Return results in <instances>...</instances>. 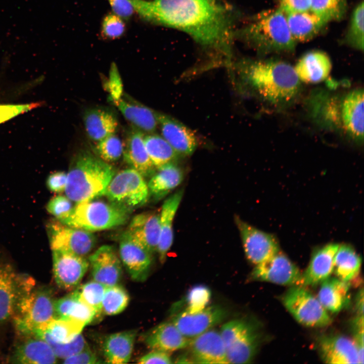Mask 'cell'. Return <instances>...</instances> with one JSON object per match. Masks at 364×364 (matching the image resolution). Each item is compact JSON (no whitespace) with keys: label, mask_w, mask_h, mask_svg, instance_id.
Here are the masks:
<instances>
[{"label":"cell","mask_w":364,"mask_h":364,"mask_svg":"<svg viewBox=\"0 0 364 364\" xmlns=\"http://www.w3.org/2000/svg\"><path fill=\"white\" fill-rule=\"evenodd\" d=\"M147 22L180 30L206 51L230 61L235 15L220 0H128Z\"/></svg>","instance_id":"1"},{"label":"cell","mask_w":364,"mask_h":364,"mask_svg":"<svg viewBox=\"0 0 364 364\" xmlns=\"http://www.w3.org/2000/svg\"><path fill=\"white\" fill-rule=\"evenodd\" d=\"M307 113L320 127L340 133L351 141L363 142V90L342 93L324 89L312 91L305 101Z\"/></svg>","instance_id":"2"},{"label":"cell","mask_w":364,"mask_h":364,"mask_svg":"<svg viewBox=\"0 0 364 364\" xmlns=\"http://www.w3.org/2000/svg\"><path fill=\"white\" fill-rule=\"evenodd\" d=\"M242 69L250 89L271 108H288L299 97L301 81L294 68L286 62L276 59L248 61Z\"/></svg>","instance_id":"3"},{"label":"cell","mask_w":364,"mask_h":364,"mask_svg":"<svg viewBox=\"0 0 364 364\" xmlns=\"http://www.w3.org/2000/svg\"><path fill=\"white\" fill-rule=\"evenodd\" d=\"M67 173L65 195L77 203L104 195L115 171L99 157L81 151L73 158Z\"/></svg>","instance_id":"4"},{"label":"cell","mask_w":364,"mask_h":364,"mask_svg":"<svg viewBox=\"0 0 364 364\" xmlns=\"http://www.w3.org/2000/svg\"><path fill=\"white\" fill-rule=\"evenodd\" d=\"M235 36L262 53L291 52L296 42L289 29L286 16L279 8L258 14L236 31Z\"/></svg>","instance_id":"5"},{"label":"cell","mask_w":364,"mask_h":364,"mask_svg":"<svg viewBox=\"0 0 364 364\" xmlns=\"http://www.w3.org/2000/svg\"><path fill=\"white\" fill-rule=\"evenodd\" d=\"M130 212L109 200L96 198L77 203L69 216L60 222L89 232L99 231L124 224Z\"/></svg>","instance_id":"6"},{"label":"cell","mask_w":364,"mask_h":364,"mask_svg":"<svg viewBox=\"0 0 364 364\" xmlns=\"http://www.w3.org/2000/svg\"><path fill=\"white\" fill-rule=\"evenodd\" d=\"M229 363H249L254 359L262 340V332L254 320L241 318L223 324L219 331Z\"/></svg>","instance_id":"7"},{"label":"cell","mask_w":364,"mask_h":364,"mask_svg":"<svg viewBox=\"0 0 364 364\" xmlns=\"http://www.w3.org/2000/svg\"><path fill=\"white\" fill-rule=\"evenodd\" d=\"M33 287L22 293L13 314L17 329L24 334H34L57 317L51 291L44 287Z\"/></svg>","instance_id":"8"},{"label":"cell","mask_w":364,"mask_h":364,"mask_svg":"<svg viewBox=\"0 0 364 364\" xmlns=\"http://www.w3.org/2000/svg\"><path fill=\"white\" fill-rule=\"evenodd\" d=\"M104 195L108 200L131 212L146 204L150 193L144 177L129 168L114 174Z\"/></svg>","instance_id":"9"},{"label":"cell","mask_w":364,"mask_h":364,"mask_svg":"<svg viewBox=\"0 0 364 364\" xmlns=\"http://www.w3.org/2000/svg\"><path fill=\"white\" fill-rule=\"evenodd\" d=\"M282 301L294 318L304 326L323 327L331 323L326 309L304 286H291L282 296Z\"/></svg>","instance_id":"10"},{"label":"cell","mask_w":364,"mask_h":364,"mask_svg":"<svg viewBox=\"0 0 364 364\" xmlns=\"http://www.w3.org/2000/svg\"><path fill=\"white\" fill-rule=\"evenodd\" d=\"M47 231L52 250L85 257L96 244V238L92 232L68 226L57 219L48 223Z\"/></svg>","instance_id":"11"},{"label":"cell","mask_w":364,"mask_h":364,"mask_svg":"<svg viewBox=\"0 0 364 364\" xmlns=\"http://www.w3.org/2000/svg\"><path fill=\"white\" fill-rule=\"evenodd\" d=\"M245 255L255 265L259 264L279 251L278 243L271 235L259 230L235 217Z\"/></svg>","instance_id":"12"},{"label":"cell","mask_w":364,"mask_h":364,"mask_svg":"<svg viewBox=\"0 0 364 364\" xmlns=\"http://www.w3.org/2000/svg\"><path fill=\"white\" fill-rule=\"evenodd\" d=\"M255 265L251 274L255 281L293 286L298 285L301 278L297 266L280 251Z\"/></svg>","instance_id":"13"},{"label":"cell","mask_w":364,"mask_h":364,"mask_svg":"<svg viewBox=\"0 0 364 364\" xmlns=\"http://www.w3.org/2000/svg\"><path fill=\"white\" fill-rule=\"evenodd\" d=\"M227 314L224 307L214 305L194 313L183 310L177 313L171 322L183 335L192 339L221 323Z\"/></svg>","instance_id":"14"},{"label":"cell","mask_w":364,"mask_h":364,"mask_svg":"<svg viewBox=\"0 0 364 364\" xmlns=\"http://www.w3.org/2000/svg\"><path fill=\"white\" fill-rule=\"evenodd\" d=\"M31 283L30 279L20 278L10 264L0 262V323L13 315L20 296Z\"/></svg>","instance_id":"15"},{"label":"cell","mask_w":364,"mask_h":364,"mask_svg":"<svg viewBox=\"0 0 364 364\" xmlns=\"http://www.w3.org/2000/svg\"><path fill=\"white\" fill-rule=\"evenodd\" d=\"M54 278L61 289L70 290L80 283L89 263L84 257L59 250H52Z\"/></svg>","instance_id":"16"},{"label":"cell","mask_w":364,"mask_h":364,"mask_svg":"<svg viewBox=\"0 0 364 364\" xmlns=\"http://www.w3.org/2000/svg\"><path fill=\"white\" fill-rule=\"evenodd\" d=\"M119 252L121 261L130 278L136 282L145 281L150 272L152 254L126 232L121 236Z\"/></svg>","instance_id":"17"},{"label":"cell","mask_w":364,"mask_h":364,"mask_svg":"<svg viewBox=\"0 0 364 364\" xmlns=\"http://www.w3.org/2000/svg\"><path fill=\"white\" fill-rule=\"evenodd\" d=\"M88 263L94 281L106 286L117 285L120 281L122 273L121 262L113 246H101L90 255Z\"/></svg>","instance_id":"18"},{"label":"cell","mask_w":364,"mask_h":364,"mask_svg":"<svg viewBox=\"0 0 364 364\" xmlns=\"http://www.w3.org/2000/svg\"><path fill=\"white\" fill-rule=\"evenodd\" d=\"M320 357L328 363H360L358 349L354 341L341 335L322 336L318 340Z\"/></svg>","instance_id":"19"},{"label":"cell","mask_w":364,"mask_h":364,"mask_svg":"<svg viewBox=\"0 0 364 364\" xmlns=\"http://www.w3.org/2000/svg\"><path fill=\"white\" fill-rule=\"evenodd\" d=\"M189 346L194 362L229 363L225 345L219 331L209 329L191 339Z\"/></svg>","instance_id":"20"},{"label":"cell","mask_w":364,"mask_h":364,"mask_svg":"<svg viewBox=\"0 0 364 364\" xmlns=\"http://www.w3.org/2000/svg\"><path fill=\"white\" fill-rule=\"evenodd\" d=\"M162 136L180 156L192 154L198 141L194 133L181 122L167 115L157 112Z\"/></svg>","instance_id":"21"},{"label":"cell","mask_w":364,"mask_h":364,"mask_svg":"<svg viewBox=\"0 0 364 364\" xmlns=\"http://www.w3.org/2000/svg\"><path fill=\"white\" fill-rule=\"evenodd\" d=\"M125 232L153 254L157 252L160 239V214L146 212L135 215Z\"/></svg>","instance_id":"22"},{"label":"cell","mask_w":364,"mask_h":364,"mask_svg":"<svg viewBox=\"0 0 364 364\" xmlns=\"http://www.w3.org/2000/svg\"><path fill=\"white\" fill-rule=\"evenodd\" d=\"M338 244L329 243L315 250L309 263L301 274L298 285L315 286L330 277Z\"/></svg>","instance_id":"23"},{"label":"cell","mask_w":364,"mask_h":364,"mask_svg":"<svg viewBox=\"0 0 364 364\" xmlns=\"http://www.w3.org/2000/svg\"><path fill=\"white\" fill-rule=\"evenodd\" d=\"M144 136L143 132L134 127L128 134L122 154L130 168L144 177L151 176L156 170L146 150Z\"/></svg>","instance_id":"24"},{"label":"cell","mask_w":364,"mask_h":364,"mask_svg":"<svg viewBox=\"0 0 364 364\" xmlns=\"http://www.w3.org/2000/svg\"><path fill=\"white\" fill-rule=\"evenodd\" d=\"M191 340L183 335L172 322L159 324L144 338L145 343L149 348L167 352L189 347Z\"/></svg>","instance_id":"25"},{"label":"cell","mask_w":364,"mask_h":364,"mask_svg":"<svg viewBox=\"0 0 364 364\" xmlns=\"http://www.w3.org/2000/svg\"><path fill=\"white\" fill-rule=\"evenodd\" d=\"M331 69L329 57L325 53L317 51L304 54L294 67L300 80L306 83L324 81L329 76Z\"/></svg>","instance_id":"26"},{"label":"cell","mask_w":364,"mask_h":364,"mask_svg":"<svg viewBox=\"0 0 364 364\" xmlns=\"http://www.w3.org/2000/svg\"><path fill=\"white\" fill-rule=\"evenodd\" d=\"M183 196V190L176 191L165 200L162 206L160 214V235L157 250L161 263L165 262L173 243V221Z\"/></svg>","instance_id":"27"},{"label":"cell","mask_w":364,"mask_h":364,"mask_svg":"<svg viewBox=\"0 0 364 364\" xmlns=\"http://www.w3.org/2000/svg\"><path fill=\"white\" fill-rule=\"evenodd\" d=\"M83 121L88 136L97 143L115 133L118 126L114 114L102 108H93L85 110Z\"/></svg>","instance_id":"28"},{"label":"cell","mask_w":364,"mask_h":364,"mask_svg":"<svg viewBox=\"0 0 364 364\" xmlns=\"http://www.w3.org/2000/svg\"><path fill=\"white\" fill-rule=\"evenodd\" d=\"M115 105L134 127L147 133H154L158 125L157 112L140 103L118 98Z\"/></svg>","instance_id":"29"},{"label":"cell","mask_w":364,"mask_h":364,"mask_svg":"<svg viewBox=\"0 0 364 364\" xmlns=\"http://www.w3.org/2000/svg\"><path fill=\"white\" fill-rule=\"evenodd\" d=\"M137 331L134 330L109 335L103 343V352L107 363H125L130 360Z\"/></svg>","instance_id":"30"},{"label":"cell","mask_w":364,"mask_h":364,"mask_svg":"<svg viewBox=\"0 0 364 364\" xmlns=\"http://www.w3.org/2000/svg\"><path fill=\"white\" fill-rule=\"evenodd\" d=\"M84 324L67 318L56 317L37 330L34 334L48 344L65 343L81 334Z\"/></svg>","instance_id":"31"},{"label":"cell","mask_w":364,"mask_h":364,"mask_svg":"<svg viewBox=\"0 0 364 364\" xmlns=\"http://www.w3.org/2000/svg\"><path fill=\"white\" fill-rule=\"evenodd\" d=\"M321 284L317 298L327 311L336 313L347 305L350 283L330 277Z\"/></svg>","instance_id":"32"},{"label":"cell","mask_w":364,"mask_h":364,"mask_svg":"<svg viewBox=\"0 0 364 364\" xmlns=\"http://www.w3.org/2000/svg\"><path fill=\"white\" fill-rule=\"evenodd\" d=\"M57 357L51 346L38 338L29 339L20 345L12 357V362L23 364L56 363Z\"/></svg>","instance_id":"33"},{"label":"cell","mask_w":364,"mask_h":364,"mask_svg":"<svg viewBox=\"0 0 364 364\" xmlns=\"http://www.w3.org/2000/svg\"><path fill=\"white\" fill-rule=\"evenodd\" d=\"M286 16L289 29L296 42L311 39L327 23L311 10L288 14Z\"/></svg>","instance_id":"34"},{"label":"cell","mask_w":364,"mask_h":364,"mask_svg":"<svg viewBox=\"0 0 364 364\" xmlns=\"http://www.w3.org/2000/svg\"><path fill=\"white\" fill-rule=\"evenodd\" d=\"M184 173L173 162L157 168L147 184L150 194L156 199L165 196L182 182Z\"/></svg>","instance_id":"35"},{"label":"cell","mask_w":364,"mask_h":364,"mask_svg":"<svg viewBox=\"0 0 364 364\" xmlns=\"http://www.w3.org/2000/svg\"><path fill=\"white\" fill-rule=\"evenodd\" d=\"M55 308L57 317L74 320L85 325L97 315L92 307L79 299L75 290L55 301Z\"/></svg>","instance_id":"36"},{"label":"cell","mask_w":364,"mask_h":364,"mask_svg":"<svg viewBox=\"0 0 364 364\" xmlns=\"http://www.w3.org/2000/svg\"><path fill=\"white\" fill-rule=\"evenodd\" d=\"M361 259L351 246L339 245L334 259L333 271L337 277L350 283L359 273Z\"/></svg>","instance_id":"37"},{"label":"cell","mask_w":364,"mask_h":364,"mask_svg":"<svg viewBox=\"0 0 364 364\" xmlns=\"http://www.w3.org/2000/svg\"><path fill=\"white\" fill-rule=\"evenodd\" d=\"M144 144L156 169L166 164L173 162L179 156L162 136L154 133L145 135Z\"/></svg>","instance_id":"38"},{"label":"cell","mask_w":364,"mask_h":364,"mask_svg":"<svg viewBox=\"0 0 364 364\" xmlns=\"http://www.w3.org/2000/svg\"><path fill=\"white\" fill-rule=\"evenodd\" d=\"M129 297L127 291L121 286H107L102 305V312L109 315L117 314L127 307Z\"/></svg>","instance_id":"39"},{"label":"cell","mask_w":364,"mask_h":364,"mask_svg":"<svg viewBox=\"0 0 364 364\" xmlns=\"http://www.w3.org/2000/svg\"><path fill=\"white\" fill-rule=\"evenodd\" d=\"M346 9V0H311L310 10L326 23L341 19Z\"/></svg>","instance_id":"40"},{"label":"cell","mask_w":364,"mask_h":364,"mask_svg":"<svg viewBox=\"0 0 364 364\" xmlns=\"http://www.w3.org/2000/svg\"><path fill=\"white\" fill-rule=\"evenodd\" d=\"M106 287L105 285L94 280L82 285L75 291L79 299L99 315L102 312V301Z\"/></svg>","instance_id":"41"},{"label":"cell","mask_w":364,"mask_h":364,"mask_svg":"<svg viewBox=\"0 0 364 364\" xmlns=\"http://www.w3.org/2000/svg\"><path fill=\"white\" fill-rule=\"evenodd\" d=\"M346 41L351 47L363 50V2L354 9L350 21Z\"/></svg>","instance_id":"42"},{"label":"cell","mask_w":364,"mask_h":364,"mask_svg":"<svg viewBox=\"0 0 364 364\" xmlns=\"http://www.w3.org/2000/svg\"><path fill=\"white\" fill-rule=\"evenodd\" d=\"M123 147L120 139L114 133L97 142L95 150L99 158L109 163L120 158Z\"/></svg>","instance_id":"43"},{"label":"cell","mask_w":364,"mask_h":364,"mask_svg":"<svg viewBox=\"0 0 364 364\" xmlns=\"http://www.w3.org/2000/svg\"><path fill=\"white\" fill-rule=\"evenodd\" d=\"M210 297L211 292L208 287L203 285L194 287L188 293L185 310L194 313L202 310L207 306Z\"/></svg>","instance_id":"44"},{"label":"cell","mask_w":364,"mask_h":364,"mask_svg":"<svg viewBox=\"0 0 364 364\" xmlns=\"http://www.w3.org/2000/svg\"><path fill=\"white\" fill-rule=\"evenodd\" d=\"M73 206L66 196L57 195L51 199L46 206L47 210L57 220L61 221L70 214Z\"/></svg>","instance_id":"45"},{"label":"cell","mask_w":364,"mask_h":364,"mask_svg":"<svg viewBox=\"0 0 364 364\" xmlns=\"http://www.w3.org/2000/svg\"><path fill=\"white\" fill-rule=\"evenodd\" d=\"M49 345L57 357L63 359L70 357L88 346L85 339L81 334L69 342L51 343Z\"/></svg>","instance_id":"46"},{"label":"cell","mask_w":364,"mask_h":364,"mask_svg":"<svg viewBox=\"0 0 364 364\" xmlns=\"http://www.w3.org/2000/svg\"><path fill=\"white\" fill-rule=\"evenodd\" d=\"M123 19L114 13L107 14L102 23V33L106 38L116 39L125 32V25Z\"/></svg>","instance_id":"47"},{"label":"cell","mask_w":364,"mask_h":364,"mask_svg":"<svg viewBox=\"0 0 364 364\" xmlns=\"http://www.w3.org/2000/svg\"><path fill=\"white\" fill-rule=\"evenodd\" d=\"M40 103L20 104H0V124L21 114L37 108Z\"/></svg>","instance_id":"48"},{"label":"cell","mask_w":364,"mask_h":364,"mask_svg":"<svg viewBox=\"0 0 364 364\" xmlns=\"http://www.w3.org/2000/svg\"><path fill=\"white\" fill-rule=\"evenodd\" d=\"M64 363L94 364L100 363L96 354L88 346L79 352L64 359Z\"/></svg>","instance_id":"49"},{"label":"cell","mask_w":364,"mask_h":364,"mask_svg":"<svg viewBox=\"0 0 364 364\" xmlns=\"http://www.w3.org/2000/svg\"><path fill=\"white\" fill-rule=\"evenodd\" d=\"M311 0H281L279 9L285 14L310 10Z\"/></svg>","instance_id":"50"},{"label":"cell","mask_w":364,"mask_h":364,"mask_svg":"<svg viewBox=\"0 0 364 364\" xmlns=\"http://www.w3.org/2000/svg\"><path fill=\"white\" fill-rule=\"evenodd\" d=\"M67 173L64 171H56L50 174L46 180V185L50 191L60 193L64 192L67 183Z\"/></svg>","instance_id":"51"},{"label":"cell","mask_w":364,"mask_h":364,"mask_svg":"<svg viewBox=\"0 0 364 364\" xmlns=\"http://www.w3.org/2000/svg\"><path fill=\"white\" fill-rule=\"evenodd\" d=\"M138 362L143 364H169L172 363V361L168 352L159 350H153L141 357Z\"/></svg>","instance_id":"52"},{"label":"cell","mask_w":364,"mask_h":364,"mask_svg":"<svg viewBox=\"0 0 364 364\" xmlns=\"http://www.w3.org/2000/svg\"><path fill=\"white\" fill-rule=\"evenodd\" d=\"M355 342L357 345L360 363H363V315H358L354 320Z\"/></svg>","instance_id":"53"},{"label":"cell","mask_w":364,"mask_h":364,"mask_svg":"<svg viewBox=\"0 0 364 364\" xmlns=\"http://www.w3.org/2000/svg\"><path fill=\"white\" fill-rule=\"evenodd\" d=\"M113 13L124 20L129 19L134 12L131 3L128 0H108Z\"/></svg>","instance_id":"54"},{"label":"cell","mask_w":364,"mask_h":364,"mask_svg":"<svg viewBox=\"0 0 364 364\" xmlns=\"http://www.w3.org/2000/svg\"><path fill=\"white\" fill-rule=\"evenodd\" d=\"M356 308L358 314L363 315V291L362 288L357 295L356 298Z\"/></svg>","instance_id":"55"}]
</instances>
